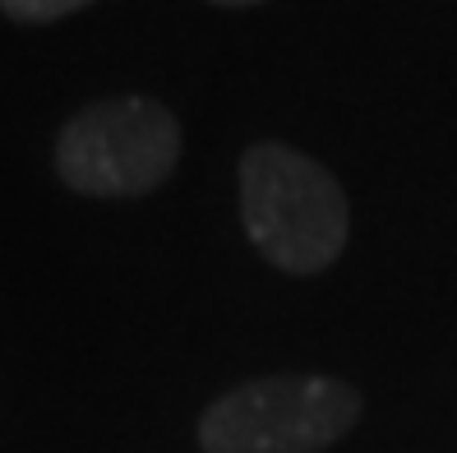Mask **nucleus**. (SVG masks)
Instances as JSON below:
<instances>
[{"instance_id": "3", "label": "nucleus", "mask_w": 457, "mask_h": 453, "mask_svg": "<svg viewBox=\"0 0 457 453\" xmlns=\"http://www.w3.org/2000/svg\"><path fill=\"white\" fill-rule=\"evenodd\" d=\"M180 121L153 97H102L56 135V176L74 195L139 199L180 163Z\"/></svg>"}, {"instance_id": "1", "label": "nucleus", "mask_w": 457, "mask_h": 453, "mask_svg": "<svg viewBox=\"0 0 457 453\" xmlns=\"http://www.w3.org/2000/svg\"><path fill=\"white\" fill-rule=\"evenodd\" d=\"M240 222L250 246L282 273L310 278L337 264L352 236V208L337 176L291 144L240 153Z\"/></svg>"}, {"instance_id": "2", "label": "nucleus", "mask_w": 457, "mask_h": 453, "mask_svg": "<svg viewBox=\"0 0 457 453\" xmlns=\"http://www.w3.org/2000/svg\"><path fill=\"white\" fill-rule=\"evenodd\" d=\"M365 403L333 375H259L212 398L199 416L204 453H328Z\"/></svg>"}, {"instance_id": "4", "label": "nucleus", "mask_w": 457, "mask_h": 453, "mask_svg": "<svg viewBox=\"0 0 457 453\" xmlns=\"http://www.w3.org/2000/svg\"><path fill=\"white\" fill-rule=\"evenodd\" d=\"M93 0H0V14L14 23H56L79 10H88Z\"/></svg>"}, {"instance_id": "5", "label": "nucleus", "mask_w": 457, "mask_h": 453, "mask_svg": "<svg viewBox=\"0 0 457 453\" xmlns=\"http://www.w3.org/2000/svg\"><path fill=\"white\" fill-rule=\"evenodd\" d=\"M212 5H231L236 10V5H259V0H212Z\"/></svg>"}]
</instances>
